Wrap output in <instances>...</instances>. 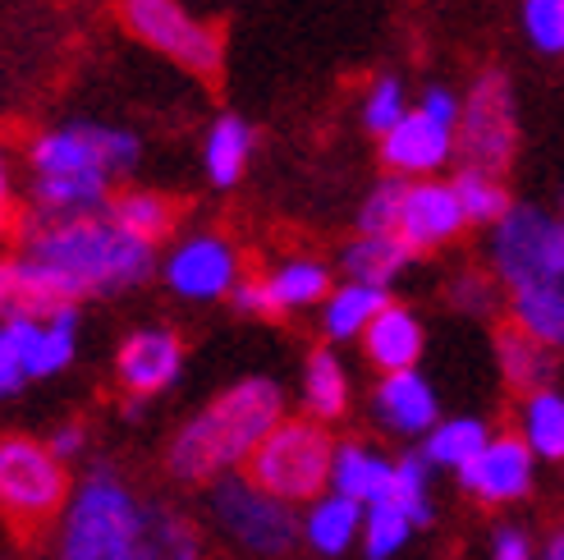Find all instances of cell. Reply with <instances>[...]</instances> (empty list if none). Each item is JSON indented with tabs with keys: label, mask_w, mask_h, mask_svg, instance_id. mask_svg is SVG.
<instances>
[{
	"label": "cell",
	"mask_w": 564,
	"mask_h": 560,
	"mask_svg": "<svg viewBox=\"0 0 564 560\" xmlns=\"http://www.w3.org/2000/svg\"><path fill=\"white\" fill-rule=\"evenodd\" d=\"M23 313L19 317H55L65 308H78L88 294H120L143 286L156 267L152 244L124 235L106 212L101 216H42L23 235L14 254Z\"/></svg>",
	"instance_id": "6da1fadb"
},
{
	"label": "cell",
	"mask_w": 564,
	"mask_h": 560,
	"mask_svg": "<svg viewBox=\"0 0 564 560\" xmlns=\"http://www.w3.org/2000/svg\"><path fill=\"white\" fill-rule=\"evenodd\" d=\"M285 423V390L271 377H243L230 390L197 409L188 423L175 432L165 469L175 483H216L258 455V445Z\"/></svg>",
	"instance_id": "7a4b0ae2"
},
{
	"label": "cell",
	"mask_w": 564,
	"mask_h": 560,
	"mask_svg": "<svg viewBox=\"0 0 564 560\" xmlns=\"http://www.w3.org/2000/svg\"><path fill=\"white\" fill-rule=\"evenodd\" d=\"M138 515H143V500L129 492L116 469L97 464L65 506L61 560H120L138 528Z\"/></svg>",
	"instance_id": "3957f363"
},
{
	"label": "cell",
	"mask_w": 564,
	"mask_h": 560,
	"mask_svg": "<svg viewBox=\"0 0 564 560\" xmlns=\"http://www.w3.org/2000/svg\"><path fill=\"white\" fill-rule=\"evenodd\" d=\"M335 451L340 445L330 441V432L317 418H285L262 445L258 455L248 460V478L262 492H271L285 506L299 500H322V492L330 487L335 473Z\"/></svg>",
	"instance_id": "277c9868"
},
{
	"label": "cell",
	"mask_w": 564,
	"mask_h": 560,
	"mask_svg": "<svg viewBox=\"0 0 564 560\" xmlns=\"http://www.w3.org/2000/svg\"><path fill=\"white\" fill-rule=\"evenodd\" d=\"M207 510H212V524L220 528L225 542L239 547L243 556H258V560L290 556L294 542L303 538V524L294 519V506L262 492L248 473L216 478L207 492Z\"/></svg>",
	"instance_id": "5b68a950"
},
{
	"label": "cell",
	"mask_w": 564,
	"mask_h": 560,
	"mask_svg": "<svg viewBox=\"0 0 564 560\" xmlns=\"http://www.w3.org/2000/svg\"><path fill=\"white\" fill-rule=\"evenodd\" d=\"M69 500L65 460L46 441L33 437H0V515L14 528L33 534L46 528Z\"/></svg>",
	"instance_id": "8992f818"
},
{
	"label": "cell",
	"mask_w": 564,
	"mask_h": 560,
	"mask_svg": "<svg viewBox=\"0 0 564 560\" xmlns=\"http://www.w3.org/2000/svg\"><path fill=\"white\" fill-rule=\"evenodd\" d=\"M491 267L514 290L564 286V216L542 207H510L491 230Z\"/></svg>",
	"instance_id": "52a82bcc"
},
{
	"label": "cell",
	"mask_w": 564,
	"mask_h": 560,
	"mask_svg": "<svg viewBox=\"0 0 564 560\" xmlns=\"http://www.w3.org/2000/svg\"><path fill=\"white\" fill-rule=\"evenodd\" d=\"M514 148H519V120H514L510 78L500 69H487V74H477V83L464 97L455 152L464 161V171L505 175V165L514 161Z\"/></svg>",
	"instance_id": "ba28073f"
},
{
	"label": "cell",
	"mask_w": 564,
	"mask_h": 560,
	"mask_svg": "<svg viewBox=\"0 0 564 560\" xmlns=\"http://www.w3.org/2000/svg\"><path fill=\"white\" fill-rule=\"evenodd\" d=\"M120 23L138 42L171 55L197 78H216L225 69V42L212 23L193 19L180 0H120Z\"/></svg>",
	"instance_id": "9c48e42d"
},
{
	"label": "cell",
	"mask_w": 564,
	"mask_h": 560,
	"mask_svg": "<svg viewBox=\"0 0 564 560\" xmlns=\"http://www.w3.org/2000/svg\"><path fill=\"white\" fill-rule=\"evenodd\" d=\"M138 161V138L129 129H110L78 120L65 129H46L28 148V165L33 175H106L116 180Z\"/></svg>",
	"instance_id": "30bf717a"
},
{
	"label": "cell",
	"mask_w": 564,
	"mask_h": 560,
	"mask_svg": "<svg viewBox=\"0 0 564 560\" xmlns=\"http://www.w3.org/2000/svg\"><path fill=\"white\" fill-rule=\"evenodd\" d=\"M330 290V271L313 258H290L267 276H248L239 280V290L230 294L239 313L248 317H275V313H294V308H313L326 303Z\"/></svg>",
	"instance_id": "8fae6325"
},
{
	"label": "cell",
	"mask_w": 564,
	"mask_h": 560,
	"mask_svg": "<svg viewBox=\"0 0 564 560\" xmlns=\"http://www.w3.org/2000/svg\"><path fill=\"white\" fill-rule=\"evenodd\" d=\"M239 254L220 235H193L165 258V286L180 299H220L239 290Z\"/></svg>",
	"instance_id": "7c38bea8"
},
{
	"label": "cell",
	"mask_w": 564,
	"mask_h": 560,
	"mask_svg": "<svg viewBox=\"0 0 564 560\" xmlns=\"http://www.w3.org/2000/svg\"><path fill=\"white\" fill-rule=\"evenodd\" d=\"M455 157V125L436 120L432 110L413 106L409 116L381 138V161L400 180H427Z\"/></svg>",
	"instance_id": "4fadbf2b"
},
{
	"label": "cell",
	"mask_w": 564,
	"mask_h": 560,
	"mask_svg": "<svg viewBox=\"0 0 564 560\" xmlns=\"http://www.w3.org/2000/svg\"><path fill=\"white\" fill-rule=\"evenodd\" d=\"M180 368H184V345H180V335L165 326L133 331L116 354V377L133 400H152L161 390H171Z\"/></svg>",
	"instance_id": "5bb4252c"
},
{
	"label": "cell",
	"mask_w": 564,
	"mask_h": 560,
	"mask_svg": "<svg viewBox=\"0 0 564 560\" xmlns=\"http://www.w3.org/2000/svg\"><path fill=\"white\" fill-rule=\"evenodd\" d=\"M468 226L464 203L455 184L441 180H417L404 193V212H400V235L409 244V254H432V248H445L459 230Z\"/></svg>",
	"instance_id": "9a60e30c"
},
{
	"label": "cell",
	"mask_w": 564,
	"mask_h": 560,
	"mask_svg": "<svg viewBox=\"0 0 564 560\" xmlns=\"http://www.w3.org/2000/svg\"><path fill=\"white\" fill-rule=\"evenodd\" d=\"M459 483L468 496L487 500V506H510V500L532 492V445L514 432L496 437L487 451L459 473Z\"/></svg>",
	"instance_id": "2e32d148"
},
{
	"label": "cell",
	"mask_w": 564,
	"mask_h": 560,
	"mask_svg": "<svg viewBox=\"0 0 564 560\" xmlns=\"http://www.w3.org/2000/svg\"><path fill=\"white\" fill-rule=\"evenodd\" d=\"M120 560H203V534L175 506L148 500Z\"/></svg>",
	"instance_id": "e0dca14e"
},
{
	"label": "cell",
	"mask_w": 564,
	"mask_h": 560,
	"mask_svg": "<svg viewBox=\"0 0 564 560\" xmlns=\"http://www.w3.org/2000/svg\"><path fill=\"white\" fill-rule=\"evenodd\" d=\"M422 345H427L422 322L413 317V308H404V303L381 308V317L368 331H362V354H368V363H372L381 377L413 373L417 358H422Z\"/></svg>",
	"instance_id": "ac0fdd59"
},
{
	"label": "cell",
	"mask_w": 564,
	"mask_h": 560,
	"mask_svg": "<svg viewBox=\"0 0 564 560\" xmlns=\"http://www.w3.org/2000/svg\"><path fill=\"white\" fill-rule=\"evenodd\" d=\"M372 409L377 418L400 432V437H422L436 428V390L427 386L422 373H390L372 390Z\"/></svg>",
	"instance_id": "d6986e66"
},
{
	"label": "cell",
	"mask_w": 564,
	"mask_h": 560,
	"mask_svg": "<svg viewBox=\"0 0 564 560\" xmlns=\"http://www.w3.org/2000/svg\"><path fill=\"white\" fill-rule=\"evenodd\" d=\"M496 363H500L505 381L514 390H523V396H538V390H546L555 377V349L532 341L519 322L496 326Z\"/></svg>",
	"instance_id": "ffe728a7"
},
{
	"label": "cell",
	"mask_w": 564,
	"mask_h": 560,
	"mask_svg": "<svg viewBox=\"0 0 564 560\" xmlns=\"http://www.w3.org/2000/svg\"><path fill=\"white\" fill-rule=\"evenodd\" d=\"M330 487L358 500V506H381V500H390V487H394V464L381 460L377 451H368V445L358 441H345L340 451H335V473H330Z\"/></svg>",
	"instance_id": "44dd1931"
},
{
	"label": "cell",
	"mask_w": 564,
	"mask_h": 560,
	"mask_svg": "<svg viewBox=\"0 0 564 560\" xmlns=\"http://www.w3.org/2000/svg\"><path fill=\"white\" fill-rule=\"evenodd\" d=\"M409 244L400 235H358L345 248V276L354 286H372V290H390V280L409 267Z\"/></svg>",
	"instance_id": "7402d4cb"
},
{
	"label": "cell",
	"mask_w": 564,
	"mask_h": 560,
	"mask_svg": "<svg viewBox=\"0 0 564 560\" xmlns=\"http://www.w3.org/2000/svg\"><path fill=\"white\" fill-rule=\"evenodd\" d=\"M362 524H368V519H362L358 500L330 492V496L313 500V510H307V519H303V538H307V547L322 551V556H340L362 534Z\"/></svg>",
	"instance_id": "603a6c76"
},
{
	"label": "cell",
	"mask_w": 564,
	"mask_h": 560,
	"mask_svg": "<svg viewBox=\"0 0 564 560\" xmlns=\"http://www.w3.org/2000/svg\"><path fill=\"white\" fill-rule=\"evenodd\" d=\"M248 157H252V129L239 116H216L207 129V148H203L207 180L216 189H235L248 171Z\"/></svg>",
	"instance_id": "cb8c5ba5"
},
{
	"label": "cell",
	"mask_w": 564,
	"mask_h": 560,
	"mask_svg": "<svg viewBox=\"0 0 564 560\" xmlns=\"http://www.w3.org/2000/svg\"><path fill=\"white\" fill-rule=\"evenodd\" d=\"M303 405L317 423H335L349 409V377L345 363L335 358L330 349H313L303 363Z\"/></svg>",
	"instance_id": "d4e9b609"
},
{
	"label": "cell",
	"mask_w": 564,
	"mask_h": 560,
	"mask_svg": "<svg viewBox=\"0 0 564 560\" xmlns=\"http://www.w3.org/2000/svg\"><path fill=\"white\" fill-rule=\"evenodd\" d=\"M381 308H390V294L386 290H372V286H340L326 303H322V331L326 341H354L362 335L377 317Z\"/></svg>",
	"instance_id": "484cf974"
},
{
	"label": "cell",
	"mask_w": 564,
	"mask_h": 560,
	"mask_svg": "<svg viewBox=\"0 0 564 560\" xmlns=\"http://www.w3.org/2000/svg\"><path fill=\"white\" fill-rule=\"evenodd\" d=\"M106 216L116 226L143 244H156L175 230V203L161 198V193H148V189H129V193H116L106 207Z\"/></svg>",
	"instance_id": "4316f807"
},
{
	"label": "cell",
	"mask_w": 564,
	"mask_h": 560,
	"mask_svg": "<svg viewBox=\"0 0 564 560\" xmlns=\"http://www.w3.org/2000/svg\"><path fill=\"white\" fill-rule=\"evenodd\" d=\"M510 322H519L546 349H564V286H528L510 294Z\"/></svg>",
	"instance_id": "83f0119b"
},
{
	"label": "cell",
	"mask_w": 564,
	"mask_h": 560,
	"mask_svg": "<svg viewBox=\"0 0 564 560\" xmlns=\"http://www.w3.org/2000/svg\"><path fill=\"white\" fill-rule=\"evenodd\" d=\"M491 445L487 423L482 418H449V423H436L427 432V445H422V460L436 464V469H468L477 455Z\"/></svg>",
	"instance_id": "f1b7e54d"
},
{
	"label": "cell",
	"mask_w": 564,
	"mask_h": 560,
	"mask_svg": "<svg viewBox=\"0 0 564 560\" xmlns=\"http://www.w3.org/2000/svg\"><path fill=\"white\" fill-rule=\"evenodd\" d=\"M74 345H78V308H65L55 317L37 322L33 335V354H28V377H55L74 363Z\"/></svg>",
	"instance_id": "f546056e"
},
{
	"label": "cell",
	"mask_w": 564,
	"mask_h": 560,
	"mask_svg": "<svg viewBox=\"0 0 564 560\" xmlns=\"http://www.w3.org/2000/svg\"><path fill=\"white\" fill-rule=\"evenodd\" d=\"M523 441L532 445V455L542 460H564V396L560 390H538L523 396Z\"/></svg>",
	"instance_id": "4dcf8cb0"
},
{
	"label": "cell",
	"mask_w": 564,
	"mask_h": 560,
	"mask_svg": "<svg viewBox=\"0 0 564 560\" xmlns=\"http://www.w3.org/2000/svg\"><path fill=\"white\" fill-rule=\"evenodd\" d=\"M455 193H459V203H464V216H468V226H500L505 216H510V193H505L500 175H487V171H459L455 180Z\"/></svg>",
	"instance_id": "1f68e13d"
},
{
	"label": "cell",
	"mask_w": 564,
	"mask_h": 560,
	"mask_svg": "<svg viewBox=\"0 0 564 560\" xmlns=\"http://www.w3.org/2000/svg\"><path fill=\"white\" fill-rule=\"evenodd\" d=\"M42 317H6L0 322V400L14 396L28 381V354H33V335Z\"/></svg>",
	"instance_id": "d6a6232c"
},
{
	"label": "cell",
	"mask_w": 564,
	"mask_h": 560,
	"mask_svg": "<svg viewBox=\"0 0 564 560\" xmlns=\"http://www.w3.org/2000/svg\"><path fill=\"white\" fill-rule=\"evenodd\" d=\"M404 193H409V180L386 175V180L368 193V198H362V207H358V230H362V235H394V230H400Z\"/></svg>",
	"instance_id": "836d02e7"
},
{
	"label": "cell",
	"mask_w": 564,
	"mask_h": 560,
	"mask_svg": "<svg viewBox=\"0 0 564 560\" xmlns=\"http://www.w3.org/2000/svg\"><path fill=\"white\" fill-rule=\"evenodd\" d=\"M409 534H413V519L400 506L381 500V506L368 510V524H362V551H368V560H390L409 542Z\"/></svg>",
	"instance_id": "e575fe53"
},
{
	"label": "cell",
	"mask_w": 564,
	"mask_h": 560,
	"mask_svg": "<svg viewBox=\"0 0 564 560\" xmlns=\"http://www.w3.org/2000/svg\"><path fill=\"white\" fill-rule=\"evenodd\" d=\"M390 506H400L413 528L432 524V500H427V460L422 455H404L394 464V487H390Z\"/></svg>",
	"instance_id": "d590c367"
},
{
	"label": "cell",
	"mask_w": 564,
	"mask_h": 560,
	"mask_svg": "<svg viewBox=\"0 0 564 560\" xmlns=\"http://www.w3.org/2000/svg\"><path fill=\"white\" fill-rule=\"evenodd\" d=\"M409 101H404V83L394 78V74H381L372 88H368V97H362V125H368L377 138H386L394 125H400L404 116H409Z\"/></svg>",
	"instance_id": "8d00e7d4"
},
{
	"label": "cell",
	"mask_w": 564,
	"mask_h": 560,
	"mask_svg": "<svg viewBox=\"0 0 564 560\" xmlns=\"http://www.w3.org/2000/svg\"><path fill=\"white\" fill-rule=\"evenodd\" d=\"M523 33L542 55L564 51V0H523Z\"/></svg>",
	"instance_id": "74e56055"
},
{
	"label": "cell",
	"mask_w": 564,
	"mask_h": 560,
	"mask_svg": "<svg viewBox=\"0 0 564 560\" xmlns=\"http://www.w3.org/2000/svg\"><path fill=\"white\" fill-rule=\"evenodd\" d=\"M449 303L464 308V313H491L496 280H487L482 271H464V276H455V286H449Z\"/></svg>",
	"instance_id": "f35d334b"
},
{
	"label": "cell",
	"mask_w": 564,
	"mask_h": 560,
	"mask_svg": "<svg viewBox=\"0 0 564 560\" xmlns=\"http://www.w3.org/2000/svg\"><path fill=\"white\" fill-rule=\"evenodd\" d=\"M23 313V290H19V267L14 258H0V317Z\"/></svg>",
	"instance_id": "ab89813d"
},
{
	"label": "cell",
	"mask_w": 564,
	"mask_h": 560,
	"mask_svg": "<svg viewBox=\"0 0 564 560\" xmlns=\"http://www.w3.org/2000/svg\"><path fill=\"white\" fill-rule=\"evenodd\" d=\"M491 560H532V547L519 528H496V542H491Z\"/></svg>",
	"instance_id": "60d3db41"
},
{
	"label": "cell",
	"mask_w": 564,
	"mask_h": 560,
	"mask_svg": "<svg viewBox=\"0 0 564 560\" xmlns=\"http://www.w3.org/2000/svg\"><path fill=\"white\" fill-rule=\"evenodd\" d=\"M46 445H51V451L61 455V460H74V455L83 451V428H78V423H74V428H61Z\"/></svg>",
	"instance_id": "b9f144b4"
},
{
	"label": "cell",
	"mask_w": 564,
	"mask_h": 560,
	"mask_svg": "<svg viewBox=\"0 0 564 560\" xmlns=\"http://www.w3.org/2000/svg\"><path fill=\"white\" fill-rule=\"evenodd\" d=\"M542 560H564V528H555L551 542H546V556Z\"/></svg>",
	"instance_id": "7bdbcfd3"
},
{
	"label": "cell",
	"mask_w": 564,
	"mask_h": 560,
	"mask_svg": "<svg viewBox=\"0 0 564 560\" xmlns=\"http://www.w3.org/2000/svg\"><path fill=\"white\" fill-rule=\"evenodd\" d=\"M6 189H10V180H6V157H0V207H6Z\"/></svg>",
	"instance_id": "ee69618b"
},
{
	"label": "cell",
	"mask_w": 564,
	"mask_h": 560,
	"mask_svg": "<svg viewBox=\"0 0 564 560\" xmlns=\"http://www.w3.org/2000/svg\"><path fill=\"white\" fill-rule=\"evenodd\" d=\"M0 230H6V207H0Z\"/></svg>",
	"instance_id": "f6af8a7d"
}]
</instances>
